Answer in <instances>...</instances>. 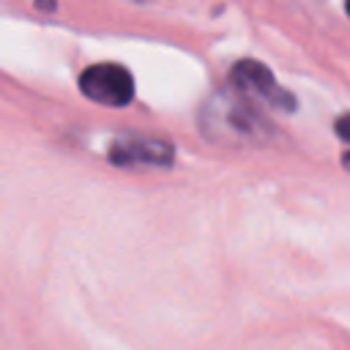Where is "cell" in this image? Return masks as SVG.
Masks as SVG:
<instances>
[{"label": "cell", "instance_id": "277c9868", "mask_svg": "<svg viewBox=\"0 0 350 350\" xmlns=\"http://www.w3.org/2000/svg\"><path fill=\"white\" fill-rule=\"evenodd\" d=\"M109 159L120 167H170L175 161V148L159 137L129 134L112 142Z\"/></svg>", "mask_w": 350, "mask_h": 350}, {"label": "cell", "instance_id": "6da1fadb", "mask_svg": "<svg viewBox=\"0 0 350 350\" xmlns=\"http://www.w3.org/2000/svg\"><path fill=\"white\" fill-rule=\"evenodd\" d=\"M202 134L224 148L262 145L273 134L268 115L249 98L238 96L232 88H219L200 109Z\"/></svg>", "mask_w": 350, "mask_h": 350}, {"label": "cell", "instance_id": "5b68a950", "mask_svg": "<svg viewBox=\"0 0 350 350\" xmlns=\"http://www.w3.org/2000/svg\"><path fill=\"white\" fill-rule=\"evenodd\" d=\"M336 137H339L342 142H347V148H350V112L336 120Z\"/></svg>", "mask_w": 350, "mask_h": 350}, {"label": "cell", "instance_id": "3957f363", "mask_svg": "<svg viewBox=\"0 0 350 350\" xmlns=\"http://www.w3.org/2000/svg\"><path fill=\"white\" fill-rule=\"evenodd\" d=\"M79 90L104 107H126L134 98V77L120 63H96L79 74Z\"/></svg>", "mask_w": 350, "mask_h": 350}, {"label": "cell", "instance_id": "52a82bcc", "mask_svg": "<svg viewBox=\"0 0 350 350\" xmlns=\"http://www.w3.org/2000/svg\"><path fill=\"white\" fill-rule=\"evenodd\" d=\"M347 14H350V3H347Z\"/></svg>", "mask_w": 350, "mask_h": 350}, {"label": "cell", "instance_id": "7a4b0ae2", "mask_svg": "<svg viewBox=\"0 0 350 350\" xmlns=\"http://www.w3.org/2000/svg\"><path fill=\"white\" fill-rule=\"evenodd\" d=\"M238 96L254 101L257 107L260 104H268V107H276V109H287L293 112L295 109V98L293 93H287L284 88H279L276 77L271 74L268 66H262L260 60H238L230 71V85Z\"/></svg>", "mask_w": 350, "mask_h": 350}, {"label": "cell", "instance_id": "8992f818", "mask_svg": "<svg viewBox=\"0 0 350 350\" xmlns=\"http://www.w3.org/2000/svg\"><path fill=\"white\" fill-rule=\"evenodd\" d=\"M342 164H345V167H347V170H350V148H347V153H345V156H342Z\"/></svg>", "mask_w": 350, "mask_h": 350}]
</instances>
